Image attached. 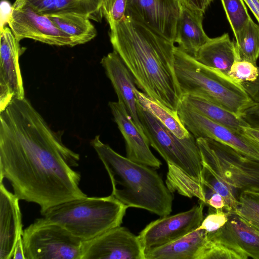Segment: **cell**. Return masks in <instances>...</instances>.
I'll list each match as a JSON object with an SVG mask.
<instances>
[{
    "instance_id": "11",
    "label": "cell",
    "mask_w": 259,
    "mask_h": 259,
    "mask_svg": "<svg viewBox=\"0 0 259 259\" xmlns=\"http://www.w3.org/2000/svg\"><path fill=\"white\" fill-rule=\"evenodd\" d=\"M182 5L180 0H127L125 17L175 43Z\"/></svg>"
},
{
    "instance_id": "31",
    "label": "cell",
    "mask_w": 259,
    "mask_h": 259,
    "mask_svg": "<svg viewBox=\"0 0 259 259\" xmlns=\"http://www.w3.org/2000/svg\"><path fill=\"white\" fill-rule=\"evenodd\" d=\"M127 0H102L101 10L109 26L125 18Z\"/></svg>"
},
{
    "instance_id": "21",
    "label": "cell",
    "mask_w": 259,
    "mask_h": 259,
    "mask_svg": "<svg viewBox=\"0 0 259 259\" xmlns=\"http://www.w3.org/2000/svg\"><path fill=\"white\" fill-rule=\"evenodd\" d=\"M198 62L228 75L233 64L239 61L235 41L229 34L211 38L194 57Z\"/></svg>"
},
{
    "instance_id": "29",
    "label": "cell",
    "mask_w": 259,
    "mask_h": 259,
    "mask_svg": "<svg viewBox=\"0 0 259 259\" xmlns=\"http://www.w3.org/2000/svg\"><path fill=\"white\" fill-rule=\"evenodd\" d=\"M235 35L251 19L243 0H221Z\"/></svg>"
},
{
    "instance_id": "39",
    "label": "cell",
    "mask_w": 259,
    "mask_h": 259,
    "mask_svg": "<svg viewBox=\"0 0 259 259\" xmlns=\"http://www.w3.org/2000/svg\"><path fill=\"white\" fill-rule=\"evenodd\" d=\"M243 131L247 136L259 143V129L245 126Z\"/></svg>"
},
{
    "instance_id": "32",
    "label": "cell",
    "mask_w": 259,
    "mask_h": 259,
    "mask_svg": "<svg viewBox=\"0 0 259 259\" xmlns=\"http://www.w3.org/2000/svg\"><path fill=\"white\" fill-rule=\"evenodd\" d=\"M228 220V212L223 208L215 209L208 206L207 215L204 218L198 229L207 233L215 232L223 227Z\"/></svg>"
},
{
    "instance_id": "38",
    "label": "cell",
    "mask_w": 259,
    "mask_h": 259,
    "mask_svg": "<svg viewBox=\"0 0 259 259\" xmlns=\"http://www.w3.org/2000/svg\"><path fill=\"white\" fill-rule=\"evenodd\" d=\"M255 16L259 24V0H243Z\"/></svg>"
},
{
    "instance_id": "37",
    "label": "cell",
    "mask_w": 259,
    "mask_h": 259,
    "mask_svg": "<svg viewBox=\"0 0 259 259\" xmlns=\"http://www.w3.org/2000/svg\"><path fill=\"white\" fill-rule=\"evenodd\" d=\"M13 259H25L24 253L23 245L22 236L20 237L15 246L13 254L12 256Z\"/></svg>"
},
{
    "instance_id": "16",
    "label": "cell",
    "mask_w": 259,
    "mask_h": 259,
    "mask_svg": "<svg viewBox=\"0 0 259 259\" xmlns=\"http://www.w3.org/2000/svg\"><path fill=\"white\" fill-rule=\"evenodd\" d=\"M109 106L124 139L126 157L134 162L159 168L162 163L151 152L146 136L138 128L124 104L119 101L109 102Z\"/></svg>"
},
{
    "instance_id": "34",
    "label": "cell",
    "mask_w": 259,
    "mask_h": 259,
    "mask_svg": "<svg viewBox=\"0 0 259 259\" xmlns=\"http://www.w3.org/2000/svg\"><path fill=\"white\" fill-rule=\"evenodd\" d=\"M182 5L196 12L204 13L213 0H180Z\"/></svg>"
},
{
    "instance_id": "22",
    "label": "cell",
    "mask_w": 259,
    "mask_h": 259,
    "mask_svg": "<svg viewBox=\"0 0 259 259\" xmlns=\"http://www.w3.org/2000/svg\"><path fill=\"white\" fill-rule=\"evenodd\" d=\"M206 240L204 230L197 228L168 244L145 252V259H196Z\"/></svg>"
},
{
    "instance_id": "24",
    "label": "cell",
    "mask_w": 259,
    "mask_h": 259,
    "mask_svg": "<svg viewBox=\"0 0 259 259\" xmlns=\"http://www.w3.org/2000/svg\"><path fill=\"white\" fill-rule=\"evenodd\" d=\"M48 16L58 28L76 39L80 45L90 41L97 35L94 26L87 16L73 13Z\"/></svg>"
},
{
    "instance_id": "27",
    "label": "cell",
    "mask_w": 259,
    "mask_h": 259,
    "mask_svg": "<svg viewBox=\"0 0 259 259\" xmlns=\"http://www.w3.org/2000/svg\"><path fill=\"white\" fill-rule=\"evenodd\" d=\"M234 212L259 232V192L244 191L238 196Z\"/></svg>"
},
{
    "instance_id": "35",
    "label": "cell",
    "mask_w": 259,
    "mask_h": 259,
    "mask_svg": "<svg viewBox=\"0 0 259 259\" xmlns=\"http://www.w3.org/2000/svg\"><path fill=\"white\" fill-rule=\"evenodd\" d=\"M205 205L215 209H222L225 206V201L222 195L208 190L206 195Z\"/></svg>"
},
{
    "instance_id": "3",
    "label": "cell",
    "mask_w": 259,
    "mask_h": 259,
    "mask_svg": "<svg viewBox=\"0 0 259 259\" xmlns=\"http://www.w3.org/2000/svg\"><path fill=\"white\" fill-rule=\"evenodd\" d=\"M91 144L109 176L111 195L127 208L144 209L161 217L170 214L172 192L155 170L122 156L99 136Z\"/></svg>"
},
{
    "instance_id": "30",
    "label": "cell",
    "mask_w": 259,
    "mask_h": 259,
    "mask_svg": "<svg viewBox=\"0 0 259 259\" xmlns=\"http://www.w3.org/2000/svg\"><path fill=\"white\" fill-rule=\"evenodd\" d=\"M234 81L242 84L253 81L258 75V67L251 62L241 60L234 62L228 73Z\"/></svg>"
},
{
    "instance_id": "4",
    "label": "cell",
    "mask_w": 259,
    "mask_h": 259,
    "mask_svg": "<svg viewBox=\"0 0 259 259\" xmlns=\"http://www.w3.org/2000/svg\"><path fill=\"white\" fill-rule=\"evenodd\" d=\"M174 67L182 96L192 95L215 103L240 117L254 104L242 84L207 66L181 50H174Z\"/></svg>"
},
{
    "instance_id": "2",
    "label": "cell",
    "mask_w": 259,
    "mask_h": 259,
    "mask_svg": "<svg viewBox=\"0 0 259 259\" xmlns=\"http://www.w3.org/2000/svg\"><path fill=\"white\" fill-rule=\"evenodd\" d=\"M110 28L113 50L137 87L153 101L177 111L182 94L174 67L175 43L125 17Z\"/></svg>"
},
{
    "instance_id": "19",
    "label": "cell",
    "mask_w": 259,
    "mask_h": 259,
    "mask_svg": "<svg viewBox=\"0 0 259 259\" xmlns=\"http://www.w3.org/2000/svg\"><path fill=\"white\" fill-rule=\"evenodd\" d=\"M203 14L183 5L177 24L175 42L181 50L193 57L210 39L203 28Z\"/></svg>"
},
{
    "instance_id": "33",
    "label": "cell",
    "mask_w": 259,
    "mask_h": 259,
    "mask_svg": "<svg viewBox=\"0 0 259 259\" xmlns=\"http://www.w3.org/2000/svg\"><path fill=\"white\" fill-rule=\"evenodd\" d=\"M240 117L248 126L259 129V102L256 103L246 109Z\"/></svg>"
},
{
    "instance_id": "36",
    "label": "cell",
    "mask_w": 259,
    "mask_h": 259,
    "mask_svg": "<svg viewBox=\"0 0 259 259\" xmlns=\"http://www.w3.org/2000/svg\"><path fill=\"white\" fill-rule=\"evenodd\" d=\"M242 85L252 100L254 102H259V67L258 75L256 80L243 82Z\"/></svg>"
},
{
    "instance_id": "20",
    "label": "cell",
    "mask_w": 259,
    "mask_h": 259,
    "mask_svg": "<svg viewBox=\"0 0 259 259\" xmlns=\"http://www.w3.org/2000/svg\"><path fill=\"white\" fill-rule=\"evenodd\" d=\"M102 0H16L13 6H28L37 12L51 15L73 13L100 20Z\"/></svg>"
},
{
    "instance_id": "18",
    "label": "cell",
    "mask_w": 259,
    "mask_h": 259,
    "mask_svg": "<svg viewBox=\"0 0 259 259\" xmlns=\"http://www.w3.org/2000/svg\"><path fill=\"white\" fill-rule=\"evenodd\" d=\"M0 182V259H12L23 231L20 200Z\"/></svg>"
},
{
    "instance_id": "14",
    "label": "cell",
    "mask_w": 259,
    "mask_h": 259,
    "mask_svg": "<svg viewBox=\"0 0 259 259\" xmlns=\"http://www.w3.org/2000/svg\"><path fill=\"white\" fill-rule=\"evenodd\" d=\"M0 112L14 99H23L25 92L19 59L23 49L11 29L1 28Z\"/></svg>"
},
{
    "instance_id": "23",
    "label": "cell",
    "mask_w": 259,
    "mask_h": 259,
    "mask_svg": "<svg viewBox=\"0 0 259 259\" xmlns=\"http://www.w3.org/2000/svg\"><path fill=\"white\" fill-rule=\"evenodd\" d=\"M181 101L213 121L235 130L243 132V128L248 126L240 117L203 98L183 95Z\"/></svg>"
},
{
    "instance_id": "12",
    "label": "cell",
    "mask_w": 259,
    "mask_h": 259,
    "mask_svg": "<svg viewBox=\"0 0 259 259\" xmlns=\"http://www.w3.org/2000/svg\"><path fill=\"white\" fill-rule=\"evenodd\" d=\"M205 204L151 222L138 235L144 252L168 244L198 228L204 219Z\"/></svg>"
},
{
    "instance_id": "9",
    "label": "cell",
    "mask_w": 259,
    "mask_h": 259,
    "mask_svg": "<svg viewBox=\"0 0 259 259\" xmlns=\"http://www.w3.org/2000/svg\"><path fill=\"white\" fill-rule=\"evenodd\" d=\"M177 111L182 123L196 139H213L259 161V143L244 132L238 131L213 121L181 101Z\"/></svg>"
},
{
    "instance_id": "28",
    "label": "cell",
    "mask_w": 259,
    "mask_h": 259,
    "mask_svg": "<svg viewBox=\"0 0 259 259\" xmlns=\"http://www.w3.org/2000/svg\"><path fill=\"white\" fill-rule=\"evenodd\" d=\"M200 182L210 192L217 193L224 198L226 212H234L238 203V195L231 187L217 179L205 167H202Z\"/></svg>"
},
{
    "instance_id": "10",
    "label": "cell",
    "mask_w": 259,
    "mask_h": 259,
    "mask_svg": "<svg viewBox=\"0 0 259 259\" xmlns=\"http://www.w3.org/2000/svg\"><path fill=\"white\" fill-rule=\"evenodd\" d=\"M7 22L19 41L30 38L50 45L73 47L80 45L78 40L58 28L47 15L28 6H12Z\"/></svg>"
},
{
    "instance_id": "15",
    "label": "cell",
    "mask_w": 259,
    "mask_h": 259,
    "mask_svg": "<svg viewBox=\"0 0 259 259\" xmlns=\"http://www.w3.org/2000/svg\"><path fill=\"white\" fill-rule=\"evenodd\" d=\"M228 217L221 229L205 232L206 238L223 246L233 259H259V232L234 212H228Z\"/></svg>"
},
{
    "instance_id": "25",
    "label": "cell",
    "mask_w": 259,
    "mask_h": 259,
    "mask_svg": "<svg viewBox=\"0 0 259 259\" xmlns=\"http://www.w3.org/2000/svg\"><path fill=\"white\" fill-rule=\"evenodd\" d=\"M135 94L138 101L146 110L155 117L172 133L180 138H185L191 133L181 121L177 111H174L150 98L137 90Z\"/></svg>"
},
{
    "instance_id": "8",
    "label": "cell",
    "mask_w": 259,
    "mask_h": 259,
    "mask_svg": "<svg viewBox=\"0 0 259 259\" xmlns=\"http://www.w3.org/2000/svg\"><path fill=\"white\" fill-rule=\"evenodd\" d=\"M25 259H81L82 242L62 226L42 218L23 230Z\"/></svg>"
},
{
    "instance_id": "26",
    "label": "cell",
    "mask_w": 259,
    "mask_h": 259,
    "mask_svg": "<svg viewBox=\"0 0 259 259\" xmlns=\"http://www.w3.org/2000/svg\"><path fill=\"white\" fill-rule=\"evenodd\" d=\"M234 36L239 61L256 64L259 57V25L250 19Z\"/></svg>"
},
{
    "instance_id": "17",
    "label": "cell",
    "mask_w": 259,
    "mask_h": 259,
    "mask_svg": "<svg viewBox=\"0 0 259 259\" xmlns=\"http://www.w3.org/2000/svg\"><path fill=\"white\" fill-rule=\"evenodd\" d=\"M101 64L117 94L118 101L125 105L139 131L145 135L140 122L137 108V89L134 79L119 55L114 50L104 56Z\"/></svg>"
},
{
    "instance_id": "1",
    "label": "cell",
    "mask_w": 259,
    "mask_h": 259,
    "mask_svg": "<svg viewBox=\"0 0 259 259\" xmlns=\"http://www.w3.org/2000/svg\"><path fill=\"white\" fill-rule=\"evenodd\" d=\"M79 160L25 98L0 112V182L7 180L18 198L37 204L41 213L87 196L72 168Z\"/></svg>"
},
{
    "instance_id": "6",
    "label": "cell",
    "mask_w": 259,
    "mask_h": 259,
    "mask_svg": "<svg viewBox=\"0 0 259 259\" xmlns=\"http://www.w3.org/2000/svg\"><path fill=\"white\" fill-rule=\"evenodd\" d=\"M202 166L215 178L240 192H259V161L207 138L196 139Z\"/></svg>"
},
{
    "instance_id": "7",
    "label": "cell",
    "mask_w": 259,
    "mask_h": 259,
    "mask_svg": "<svg viewBox=\"0 0 259 259\" xmlns=\"http://www.w3.org/2000/svg\"><path fill=\"white\" fill-rule=\"evenodd\" d=\"M137 105L139 117L150 145L167 164L200 181L203 166L195 137L191 134L185 138L178 137L143 108L138 101Z\"/></svg>"
},
{
    "instance_id": "13",
    "label": "cell",
    "mask_w": 259,
    "mask_h": 259,
    "mask_svg": "<svg viewBox=\"0 0 259 259\" xmlns=\"http://www.w3.org/2000/svg\"><path fill=\"white\" fill-rule=\"evenodd\" d=\"M81 259H145L138 236L124 227L113 228L83 241Z\"/></svg>"
},
{
    "instance_id": "5",
    "label": "cell",
    "mask_w": 259,
    "mask_h": 259,
    "mask_svg": "<svg viewBox=\"0 0 259 259\" xmlns=\"http://www.w3.org/2000/svg\"><path fill=\"white\" fill-rule=\"evenodd\" d=\"M127 208L111 195L87 196L58 204L41 214L46 221L62 226L85 241L120 226Z\"/></svg>"
}]
</instances>
